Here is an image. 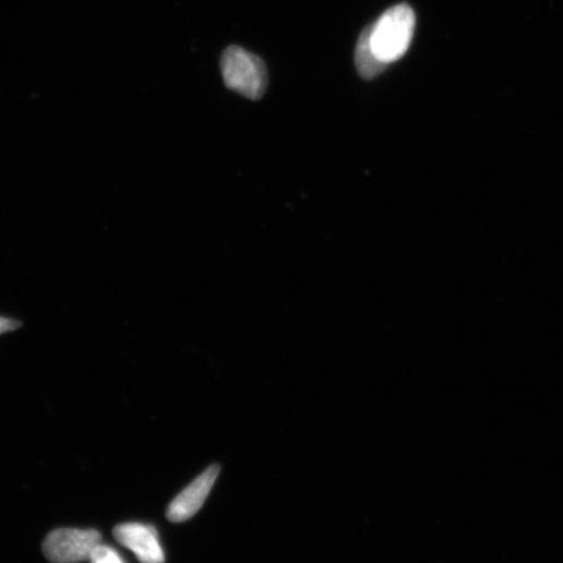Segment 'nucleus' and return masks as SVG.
Instances as JSON below:
<instances>
[{
    "label": "nucleus",
    "mask_w": 563,
    "mask_h": 563,
    "mask_svg": "<svg viewBox=\"0 0 563 563\" xmlns=\"http://www.w3.org/2000/svg\"><path fill=\"white\" fill-rule=\"evenodd\" d=\"M112 534L119 544L135 553L141 563H165L156 528L141 523H124L113 528Z\"/></svg>",
    "instance_id": "4"
},
{
    "label": "nucleus",
    "mask_w": 563,
    "mask_h": 563,
    "mask_svg": "<svg viewBox=\"0 0 563 563\" xmlns=\"http://www.w3.org/2000/svg\"><path fill=\"white\" fill-rule=\"evenodd\" d=\"M91 563H124L116 549L100 544L93 552Z\"/></svg>",
    "instance_id": "7"
},
{
    "label": "nucleus",
    "mask_w": 563,
    "mask_h": 563,
    "mask_svg": "<svg viewBox=\"0 0 563 563\" xmlns=\"http://www.w3.org/2000/svg\"><path fill=\"white\" fill-rule=\"evenodd\" d=\"M220 70L227 88L256 100L267 88V70L263 59L243 47H227L220 58Z\"/></svg>",
    "instance_id": "2"
},
{
    "label": "nucleus",
    "mask_w": 563,
    "mask_h": 563,
    "mask_svg": "<svg viewBox=\"0 0 563 563\" xmlns=\"http://www.w3.org/2000/svg\"><path fill=\"white\" fill-rule=\"evenodd\" d=\"M370 35L371 25L367 26L363 33H361L358 39L357 50H355V65H357L359 75L366 80H372L379 76L387 67L375 58L371 49Z\"/></svg>",
    "instance_id": "6"
},
{
    "label": "nucleus",
    "mask_w": 563,
    "mask_h": 563,
    "mask_svg": "<svg viewBox=\"0 0 563 563\" xmlns=\"http://www.w3.org/2000/svg\"><path fill=\"white\" fill-rule=\"evenodd\" d=\"M20 326H22V323H20V321L0 318V334L16 331V328H19Z\"/></svg>",
    "instance_id": "8"
},
{
    "label": "nucleus",
    "mask_w": 563,
    "mask_h": 563,
    "mask_svg": "<svg viewBox=\"0 0 563 563\" xmlns=\"http://www.w3.org/2000/svg\"><path fill=\"white\" fill-rule=\"evenodd\" d=\"M219 467L212 466L194 479L182 493H179L167 508V518L172 523L191 519L203 507L207 495L211 494L214 482L219 475Z\"/></svg>",
    "instance_id": "5"
},
{
    "label": "nucleus",
    "mask_w": 563,
    "mask_h": 563,
    "mask_svg": "<svg viewBox=\"0 0 563 563\" xmlns=\"http://www.w3.org/2000/svg\"><path fill=\"white\" fill-rule=\"evenodd\" d=\"M417 17L410 5L392 7L371 25V49L385 65L397 62L410 47Z\"/></svg>",
    "instance_id": "1"
},
{
    "label": "nucleus",
    "mask_w": 563,
    "mask_h": 563,
    "mask_svg": "<svg viewBox=\"0 0 563 563\" xmlns=\"http://www.w3.org/2000/svg\"><path fill=\"white\" fill-rule=\"evenodd\" d=\"M103 536L96 529L59 528L47 535L43 551L52 563L89 561Z\"/></svg>",
    "instance_id": "3"
}]
</instances>
